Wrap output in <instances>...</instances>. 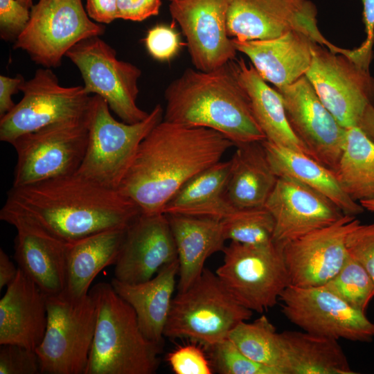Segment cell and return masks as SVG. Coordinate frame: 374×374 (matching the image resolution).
<instances>
[{
    "label": "cell",
    "mask_w": 374,
    "mask_h": 374,
    "mask_svg": "<svg viewBox=\"0 0 374 374\" xmlns=\"http://www.w3.org/2000/svg\"><path fill=\"white\" fill-rule=\"evenodd\" d=\"M228 338L253 361L276 369L280 374H288V362L280 332L266 316L252 322H240Z\"/></svg>",
    "instance_id": "d6a6232c"
},
{
    "label": "cell",
    "mask_w": 374,
    "mask_h": 374,
    "mask_svg": "<svg viewBox=\"0 0 374 374\" xmlns=\"http://www.w3.org/2000/svg\"><path fill=\"white\" fill-rule=\"evenodd\" d=\"M230 161H219L188 180L166 204L163 213L222 220L235 207L225 197Z\"/></svg>",
    "instance_id": "f546056e"
},
{
    "label": "cell",
    "mask_w": 374,
    "mask_h": 374,
    "mask_svg": "<svg viewBox=\"0 0 374 374\" xmlns=\"http://www.w3.org/2000/svg\"><path fill=\"white\" fill-rule=\"evenodd\" d=\"M41 373L40 364L35 350L12 344L0 347V374Z\"/></svg>",
    "instance_id": "74e56055"
},
{
    "label": "cell",
    "mask_w": 374,
    "mask_h": 374,
    "mask_svg": "<svg viewBox=\"0 0 374 374\" xmlns=\"http://www.w3.org/2000/svg\"><path fill=\"white\" fill-rule=\"evenodd\" d=\"M251 315L252 311L234 299L216 274L204 268L193 285L173 297L163 335L188 339L209 349Z\"/></svg>",
    "instance_id": "5b68a950"
},
{
    "label": "cell",
    "mask_w": 374,
    "mask_h": 374,
    "mask_svg": "<svg viewBox=\"0 0 374 374\" xmlns=\"http://www.w3.org/2000/svg\"><path fill=\"white\" fill-rule=\"evenodd\" d=\"M24 80L21 74H17L15 78L0 75V118L15 105L12 100V96L20 91V86Z\"/></svg>",
    "instance_id": "ee69618b"
},
{
    "label": "cell",
    "mask_w": 374,
    "mask_h": 374,
    "mask_svg": "<svg viewBox=\"0 0 374 374\" xmlns=\"http://www.w3.org/2000/svg\"><path fill=\"white\" fill-rule=\"evenodd\" d=\"M233 146L215 130L163 119L141 142L117 190L141 213H163L188 180L220 161Z\"/></svg>",
    "instance_id": "7a4b0ae2"
},
{
    "label": "cell",
    "mask_w": 374,
    "mask_h": 374,
    "mask_svg": "<svg viewBox=\"0 0 374 374\" xmlns=\"http://www.w3.org/2000/svg\"><path fill=\"white\" fill-rule=\"evenodd\" d=\"M268 161L278 177L295 179L321 193L345 214L356 216L364 208L344 190L335 172L305 153L262 141Z\"/></svg>",
    "instance_id": "4316f807"
},
{
    "label": "cell",
    "mask_w": 374,
    "mask_h": 374,
    "mask_svg": "<svg viewBox=\"0 0 374 374\" xmlns=\"http://www.w3.org/2000/svg\"><path fill=\"white\" fill-rule=\"evenodd\" d=\"M305 73L324 106L345 128L357 126L366 107L374 105V78L354 58L353 49L337 53L313 42Z\"/></svg>",
    "instance_id": "7c38bea8"
},
{
    "label": "cell",
    "mask_w": 374,
    "mask_h": 374,
    "mask_svg": "<svg viewBox=\"0 0 374 374\" xmlns=\"http://www.w3.org/2000/svg\"><path fill=\"white\" fill-rule=\"evenodd\" d=\"M0 219L17 230L14 258L18 267L47 296L63 292L68 243L15 213L1 209Z\"/></svg>",
    "instance_id": "44dd1931"
},
{
    "label": "cell",
    "mask_w": 374,
    "mask_h": 374,
    "mask_svg": "<svg viewBox=\"0 0 374 374\" xmlns=\"http://www.w3.org/2000/svg\"><path fill=\"white\" fill-rule=\"evenodd\" d=\"M85 9L93 21L101 24L118 19L117 0H86Z\"/></svg>",
    "instance_id": "7bdbcfd3"
},
{
    "label": "cell",
    "mask_w": 374,
    "mask_h": 374,
    "mask_svg": "<svg viewBox=\"0 0 374 374\" xmlns=\"http://www.w3.org/2000/svg\"><path fill=\"white\" fill-rule=\"evenodd\" d=\"M221 223L226 240L255 246L273 242L274 221L265 206L235 208Z\"/></svg>",
    "instance_id": "836d02e7"
},
{
    "label": "cell",
    "mask_w": 374,
    "mask_h": 374,
    "mask_svg": "<svg viewBox=\"0 0 374 374\" xmlns=\"http://www.w3.org/2000/svg\"><path fill=\"white\" fill-rule=\"evenodd\" d=\"M167 217L177 251V289L182 292L199 278L206 259L223 251L226 240L219 220L177 214Z\"/></svg>",
    "instance_id": "d4e9b609"
},
{
    "label": "cell",
    "mask_w": 374,
    "mask_h": 374,
    "mask_svg": "<svg viewBox=\"0 0 374 374\" xmlns=\"http://www.w3.org/2000/svg\"><path fill=\"white\" fill-rule=\"evenodd\" d=\"M47 319V295L19 268L0 300V345L35 350L44 337Z\"/></svg>",
    "instance_id": "7402d4cb"
},
{
    "label": "cell",
    "mask_w": 374,
    "mask_h": 374,
    "mask_svg": "<svg viewBox=\"0 0 374 374\" xmlns=\"http://www.w3.org/2000/svg\"><path fill=\"white\" fill-rule=\"evenodd\" d=\"M1 209L21 216L65 243L106 230L126 229L141 213L118 190L77 172L12 187Z\"/></svg>",
    "instance_id": "6da1fadb"
},
{
    "label": "cell",
    "mask_w": 374,
    "mask_h": 374,
    "mask_svg": "<svg viewBox=\"0 0 374 374\" xmlns=\"http://www.w3.org/2000/svg\"><path fill=\"white\" fill-rule=\"evenodd\" d=\"M363 5V22L365 26L366 37L357 48L361 55L372 59L374 44V0H361Z\"/></svg>",
    "instance_id": "f6af8a7d"
},
{
    "label": "cell",
    "mask_w": 374,
    "mask_h": 374,
    "mask_svg": "<svg viewBox=\"0 0 374 374\" xmlns=\"http://www.w3.org/2000/svg\"><path fill=\"white\" fill-rule=\"evenodd\" d=\"M168 1H172V0H168Z\"/></svg>",
    "instance_id": "f907efd6"
},
{
    "label": "cell",
    "mask_w": 374,
    "mask_h": 374,
    "mask_svg": "<svg viewBox=\"0 0 374 374\" xmlns=\"http://www.w3.org/2000/svg\"><path fill=\"white\" fill-rule=\"evenodd\" d=\"M264 206L274 218L273 242L282 247L345 214L330 199L289 177H278Z\"/></svg>",
    "instance_id": "d6986e66"
},
{
    "label": "cell",
    "mask_w": 374,
    "mask_h": 374,
    "mask_svg": "<svg viewBox=\"0 0 374 374\" xmlns=\"http://www.w3.org/2000/svg\"><path fill=\"white\" fill-rule=\"evenodd\" d=\"M238 52L246 55L260 75L275 89L291 84L305 75L312 60L314 42L306 35L290 31L269 39L241 41L232 38Z\"/></svg>",
    "instance_id": "603a6c76"
},
{
    "label": "cell",
    "mask_w": 374,
    "mask_h": 374,
    "mask_svg": "<svg viewBox=\"0 0 374 374\" xmlns=\"http://www.w3.org/2000/svg\"><path fill=\"white\" fill-rule=\"evenodd\" d=\"M87 142L86 118L54 123L18 137L11 144L17 157L12 187L75 172Z\"/></svg>",
    "instance_id": "8fae6325"
},
{
    "label": "cell",
    "mask_w": 374,
    "mask_h": 374,
    "mask_svg": "<svg viewBox=\"0 0 374 374\" xmlns=\"http://www.w3.org/2000/svg\"><path fill=\"white\" fill-rule=\"evenodd\" d=\"M235 147L229 160L225 197L235 208L264 206L278 177L268 161L262 141Z\"/></svg>",
    "instance_id": "83f0119b"
},
{
    "label": "cell",
    "mask_w": 374,
    "mask_h": 374,
    "mask_svg": "<svg viewBox=\"0 0 374 374\" xmlns=\"http://www.w3.org/2000/svg\"><path fill=\"white\" fill-rule=\"evenodd\" d=\"M281 312L310 334L339 340L370 342L374 323L324 286L288 285L281 294Z\"/></svg>",
    "instance_id": "5bb4252c"
},
{
    "label": "cell",
    "mask_w": 374,
    "mask_h": 374,
    "mask_svg": "<svg viewBox=\"0 0 374 374\" xmlns=\"http://www.w3.org/2000/svg\"><path fill=\"white\" fill-rule=\"evenodd\" d=\"M21 4L30 9L33 6V0H17Z\"/></svg>",
    "instance_id": "681fc988"
},
{
    "label": "cell",
    "mask_w": 374,
    "mask_h": 374,
    "mask_svg": "<svg viewBox=\"0 0 374 374\" xmlns=\"http://www.w3.org/2000/svg\"><path fill=\"white\" fill-rule=\"evenodd\" d=\"M175 374H211L213 366L202 348L196 344L179 346L167 356Z\"/></svg>",
    "instance_id": "f35d334b"
},
{
    "label": "cell",
    "mask_w": 374,
    "mask_h": 374,
    "mask_svg": "<svg viewBox=\"0 0 374 374\" xmlns=\"http://www.w3.org/2000/svg\"><path fill=\"white\" fill-rule=\"evenodd\" d=\"M358 222L355 216L344 215L333 224L285 244L283 254L290 285L317 287L330 280L348 257L346 238Z\"/></svg>",
    "instance_id": "ac0fdd59"
},
{
    "label": "cell",
    "mask_w": 374,
    "mask_h": 374,
    "mask_svg": "<svg viewBox=\"0 0 374 374\" xmlns=\"http://www.w3.org/2000/svg\"><path fill=\"white\" fill-rule=\"evenodd\" d=\"M164 97L166 121L215 130L235 146L266 139L230 62L210 71L185 69Z\"/></svg>",
    "instance_id": "3957f363"
},
{
    "label": "cell",
    "mask_w": 374,
    "mask_h": 374,
    "mask_svg": "<svg viewBox=\"0 0 374 374\" xmlns=\"http://www.w3.org/2000/svg\"><path fill=\"white\" fill-rule=\"evenodd\" d=\"M288 374H355L337 339L305 331L280 332Z\"/></svg>",
    "instance_id": "4dcf8cb0"
},
{
    "label": "cell",
    "mask_w": 374,
    "mask_h": 374,
    "mask_svg": "<svg viewBox=\"0 0 374 374\" xmlns=\"http://www.w3.org/2000/svg\"><path fill=\"white\" fill-rule=\"evenodd\" d=\"M47 326L35 349L41 373L84 374L93 339L97 310L89 294L47 296Z\"/></svg>",
    "instance_id": "52a82bcc"
},
{
    "label": "cell",
    "mask_w": 374,
    "mask_h": 374,
    "mask_svg": "<svg viewBox=\"0 0 374 374\" xmlns=\"http://www.w3.org/2000/svg\"><path fill=\"white\" fill-rule=\"evenodd\" d=\"M364 210H367L374 213V198L367 200H364L359 202Z\"/></svg>",
    "instance_id": "c3c4849f"
},
{
    "label": "cell",
    "mask_w": 374,
    "mask_h": 374,
    "mask_svg": "<svg viewBox=\"0 0 374 374\" xmlns=\"http://www.w3.org/2000/svg\"><path fill=\"white\" fill-rule=\"evenodd\" d=\"M317 9L310 0H230L228 35L241 41L269 39L298 31L334 53H347L326 39L317 26Z\"/></svg>",
    "instance_id": "9a60e30c"
},
{
    "label": "cell",
    "mask_w": 374,
    "mask_h": 374,
    "mask_svg": "<svg viewBox=\"0 0 374 374\" xmlns=\"http://www.w3.org/2000/svg\"><path fill=\"white\" fill-rule=\"evenodd\" d=\"M346 247L348 254L359 262L374 282V222L359 221L348 233Z\"/></svg>",
    "instance_id": "8d00e7d4"
},
{
    "label": "cell",
    "mask_w": 374,
    "mask_h": 374,
    "mask_svg": "<svg viewBox=\"0 0 374 374\" xmlns=\"http://www.w3.org/2000/svg\"><path fill=\"white\" fill-rule=\"evenodd\" d=\"M161 0H117L118 19L142 21L159 14Z\"/></svg>",
    "instance_id": "b9f144b4"
},
{
    "label": "cell",
    "mask_w": 374,
    "mask_h": 374,
    "mask_svg": "<svg viewBox=\"0 0 374 374\" xmlns=\"http://www.w3.org/2000/svg\"><path fill=\"white\" fill-rule=\"evenodd\" d=\"M19 90L21 100L0 118V140L10 144L54 123L85 119L91 100L83 86L64 87L51 69L45 67L25 80Z\"/></svg>",
    "instance_id": "30bf717a"
},
{
    "label": "cell",
    "mask_w": 374,
    "mask_h": 374,
    "mask_svg": "<svg viewBox=\"0 0 374 374\" xmlns=\"http://www.w3.org/2000/svg\"><path fill=\"white\" fill-rule=\"evenodd\" d=\"M337 178L357 202L374 198V142L357 126L346 128Z\"/></svg>",
    "instance_id": "1f68e13d"
},
{
    "label": "cell",
    "mask_w": 374,
    "mask_h": 374,
    "mask_svg": "<svg viewBox=\"0 0 374 374\" xmlns=\"http://www.w3.org/2000/svg\"><path fill=\"white\" fill-rule=\"evenodd\" d=\"M178 273L177 258L146 281L127 283L114 278L111 281L117 294L134 309L144 336L161 346Z\"/></svg>",
    "instance_id": "cb8c5ba5"
},
{
    "label": "cell",
    "mask_w": 374,
    "mask_h": 374,
    "mask_svg": "<svg viewBox=\"0 0 374 374\" xmlns=\"http://www.w3.org/2000/svg\"><path fill=\"white\" fill-rule=\"evenodd\" d=\"M323 286L364 313L374 297L372 278L365 268L349 255L338 272Z\"/></svg>",
    "instance_id": "e575fe53"
},
{
    "label": "cell",
    "mask_w": 374,
    "mask_h": 374,
    "mask_svg": "<svg viewBox=\"0 0 374 374\" xmlns=\"http://www.w3.org/2000/svg\"><path fill=\"white\" fill-rule=\"evenodd\" d=\"M163 118V109L157 104L143 121L120 122L112 116L103 98L92 96L86 118L87 150L76 172L117 190L141 142Z\"/></svg>",
    "instance_id": "8992f818"
},
{
    "label": "cell",
    "mask_w": 374,
    "mask_h": 374,
    "mask_svg": "<svg viewBox=\"0 0 374 374\" xmlns=\"http://www.w3.org/2000/svg\"><path fill=\"white\" fill-rule=\"evenodd\" d=\"M222 251L223 263L215 274L240 304L261 313L279 302L290 285L281 246L231 241Z\"/></svg>",
    "instance_id": "ba28073f"
},
{
    "label": "cell",
    "mask_w": 374,
    "mask_h": 374,
    "mask_svg": "<svg viewBox=\"0 0 374 374\" xmlns=\"http://www.w3.org/2000/svg\"><path fill=\"white\" fill-rule=\"evenodd\" d=\"M212 366L220 374H280L250 359L229 339L208 349Z\"/></svg>",
    "instance_id": "d590c367"
},
{
    "label": "cell",
    "mask_w": 374,
    "mask_h": 374,
    "mask_svg": "<svg viewBox=\"0 0 374 374\" xmlns=\"http://www.w3.org/2000/svg\"><path fill=\"white\" fill-rule=\"evenodd\" d=\"M30 19V8L17 0H0V37L15 42Z\"/></svg>",
    "instance_id": "60d3db41"
},
{
    "label": "cell",
    "mask_w": 374,
    "mask_h": 374,
    "mask_svg": "<svg viewBox=\"0 0 374 374\" xmlns=\"http://www.w3.org/2000/svg\"><path fill=\"white\" fill-rule=\"evenodd\" d=\"M19 268L11 261L8 254L0 249V290L9 285L15 278Z\"/></svg>",
    "instance_id": "bcb514c9"
},
{
    "label": "cell",
    "mask_w": 374,
    "mask_h": 374,
    "mask_svg": "<svg viewBox=\"0 0 374 374\" xmlns=\"http://www.w3.org/2000/svg\"><path fill=\"white\" fill-rule=\"evenodd\" d=\"M126 229L106 230L68 243L66 294L80 298L89 294L97 275L115 265Z\"/></svg>",
    "instance_id": "f1b7e54d"
},
{
    "label": "cell",
    "mask_w": 374,
    "mask_h": 374,
    "mask_svg": "<svg viewBox=\"0 0 374 374\" xmlns=\"http://www.w3.org/2000/svg\"><path fill=\"white\" fill-rule=\"evenodd\" d=\"M169 11L184 35L195 68L210 71L236 58L227 33L230 0H172Z\"/></svg>",
    "instance_id": "e0dca14e"
},
{
    "label": "cell",
    "mask_w": 374,
    "mask_h": 374,
    "mask_svg": "<svg viewBox=\"0 0 374 374\" xmlns=\"http://www.w3.org/2000/svg\"><path fill=\"white\" fill-rule=\"evenodd\" d=\"M276 90L282 97L287 121L295 135L312 158L335 172L346 128L324 106L305 75Z\"/></svg>",
    "instance_id": "2e32d148"
},
{
    "label": "cell",
    "mask_w": 374,
    "mask_h": 374,
    "mask_svg": "<svg viewBox=\"0 0 374 374\" xmlns=\"http://www.w3.org/2000/svg\"><path fill=\"white\" fill-rule=\"evenodd\" d=\"M230 63L249 98L254 116L266 140L312 157L292 130L278 91L267 84L251 62L247 63L240 57Z\"/></svg>",
    "instance_id": "484cf974"
},
{
    "label": "cell",
    "mask_w": 374,
    "mask_h": 374,
    "mask_svg": "<svg viewBox=\"0 0 374 374\" xmlns=\"http://www.w3.org/2000/svg\"><path fill=\"white\" fill-rule=\"evenodd\" d=\"M78 69L84 88L89 94L103 98L122 121L132 124L149 115L137 105L141 71L120 60L109 44L94 36L76 44L66 54Z\"/></svg>",
    "instance_id": "4fadbf2b"
},
{
    "label": "cell",
    "mask_w": 374,
    "mask_h": 374,
    "mask_svg": "<svg viewBox=\"0 0 374 374\" xmlns=\"http://www.w3.org/2000/svg\"><path fill=\"white\" fill-rule=\"evenodd\" d=\"M177 259L167 215L141 213L125 231L114 278L127 283H142Z\"/></svg>",
    "instance_id": "ffe728a7"
},
{
    "label": "cell",
    "mask_w": 374,
    "mask_h": 374,
    "mask_svg": "<svg viewBox=\"0 0 374 374\" xmlns=\"http://www.w3.org/2000/svg\"><path fill=\"white\" fill-rule=\"evenodd\" d=\"M105 31L103 24L89 17L82 0H38L13 48L25 51L37 64L56 68L76 44Z\"/></svg>",
    "instance_id": "9c48e42d"
},
{
    "label": "cell",
    "mask_w": 374,
    "mask_h": 374,
    "mask_svg": "<svg viewBox=\"0 0 374 374\" xmlns=\"http://www.w3.org/2000/svg\"><path fill=\"white\" fill-rule=\"evenodd\" d=\"M89 294L97 310L93 339L84 374H154L163 346L143 334L132 307L111 283L94 285Z\"/></svg>",
    "instance_id": "277c9868"
},
{
    "label": "cell",
    "mask_w": 374,
    "mask_h": 374,
    "mask_svg": "<svg viewBox=\"0 0 374 374\" xmlns=\"http://www.w3.org/2000/svg\"><path fill=\"white\" fill-rule=\"evenodd\" d=\"M144 42L150 55L159 61H168L174 57L181 46L177 32L164 24L150 29Z\"/></svg>",
    "instance_id": "ab89813d"
},
{
    "label": "cell",
    "mask_w": 374,
    "mask_h": 374,
    "mask_svg": "<svg viewBox=\"0 0 374 374\" xmlns=\"http://www.w3.org/2000/svg\"><path fill=\"white\" fill-rule=\"evenodd\" d=\"M357 126L374 142V105L366 107Z\"/></svg>",
    "instance_id": "7dc6e473"
}]
</instances>
